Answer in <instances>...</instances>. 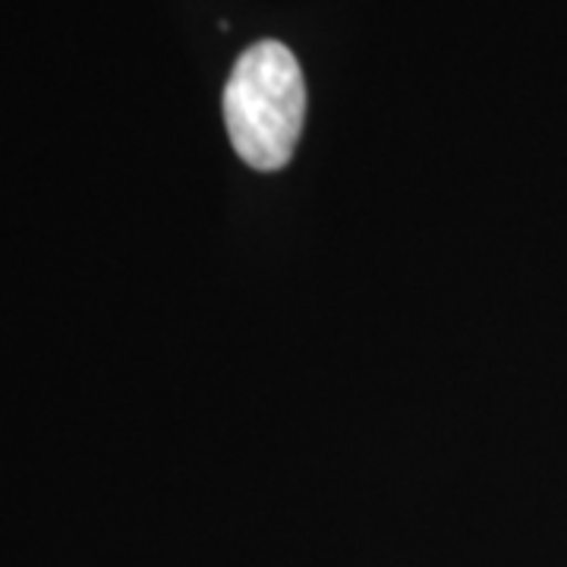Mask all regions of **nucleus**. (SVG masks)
Here are the masks:
<instances>
[{
  "instance_id": "nucleus-1",
  "label": "nucleus",
  "mask_w": 567,
  "mask_h": 567,
  "mask_svg": "<svg viewBox=\"0 0 567 567\" xmlns=\"http://www.w3.org/2000/svg\"><path fill=\"white\" fill-rule=\"evenodd\" d=\"M306 121V80L281 41L246 48L224 85V123L234 152L252 171H281L293 158Z\"/></svg>"
}]
</instances>
